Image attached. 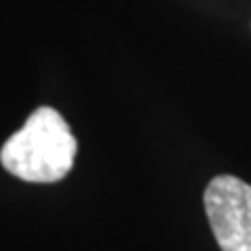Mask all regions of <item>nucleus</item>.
<instances>
[{"label": "nucleus", "mask_w": 251, "mask_h": 251, "mask_svg": "<svg viewBox=\"0 0 251 251\" xmlns=\"http://www.w3.org/2000/svg\"><path fill=\"white\" fill-rule=\"evenodd\" d=\"M77 140L52 107H38L0 149V163L15 178L36 184L63 180L74 168Z\"/></svg>", "instance_id": "nucleus-1"}, {"label": "nucleus", "mask_w": 251, "mask_h": 251, "mask_svg": "<svg viewBox=\"0 0 251 251\" xmlns=\"http://www.w3.org/2000/svg\"><path fill=\"white\" fill-rule=\"evenodd\" d=\"M203 205L222 251H251V184L230 174L209 180Z\"/></svg>", "instance_id": "nucleus-2"}]
</instances>
